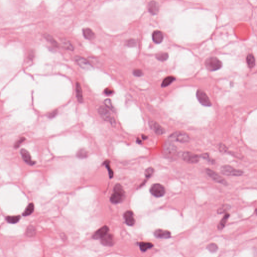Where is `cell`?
Here are the masks:
<instances>
[{
  "label": "cell",
  "instance_id": "obj_1",
  "mask_svg": "<svg viewBox=\"0 0 257 257\" xmlns=\"http://www.w3.org/2000/svg\"><path fill=\"white\" fill-rule=\"evenodd\" d=\"M125 197V192L122 186L117 184L114 186L113 192L110 197V200L113 204H117L121 202Z\"/></svg>",
  "mask_w": 257,
  "mask_h": 257
},
{
  "label": "cell",
  "instance_id": "obj_2",
  "mask_svg": "<svg viewBox=\"0 0 257 257\" xmlns=\"http://www.w3.org/2000/svg\"><path fill=\"white\" fill-rule=\"evenodd\" d=\"M168 139L171 141L178 142L181 143H188L190 141L189 135L186 133L181 131H176L173 133L168 137Z\"/></svg>",
  "mask_w": 257,
  "mask_h": 257
},
{
  "label": "cell",
  "instance_id": "obj_3",
  "mask_svg": "<svg viewBox=\"0 0 257 257\" xmlns=\"http://www.w3.org/2000/svg\"><path fill=\"white\" fill-rule=\"evenodd\" d=\"M220 172L222 174L232 176H240L244 173L242 170L235 169L228 165L222 166L220 168Z\"/></svg>",
  "mask_w": 257,
  "mask_h": 257
},
{
  "label": "cell",
  "instance_id": "obj_4",
  "mask_svg": "<svg viewBox=\"0 0 257 257\" xmlns=\"http://www.w3.org/2000/svg\"><path fill=\"white\" fill-rule=\"evenodd\" d=\"M205 65L210 71H216L222 67V63L217 57H210L206 60Z\"/></svg>",
  "mask_w": 257,
  "mask_h": 257
},
{
  "label": "cell",
  "instance_id": "obj_5",
  "mask_svg": "<svg viewBox=\"0 0 257 257\" xmlns=\"http://www.w3.org/2000/svg\"><path fill=\"white\" fill-rule=\"evenodd\" d=\"M98 112L103 119L106 121L109 122L113 126H116L115 119L110 115V113L106 107L101 106L98 109Z\"/></svg>",
  "mask_w": 257,
  "mask_h": 257
},
{
  "label": "cell",
  "instance_id": "obj_6",
  "mask_svg": "<svg viewBox=\"0 0 257 257\" xmlns=\"http://www.w3.org/2000/svg\"><path fill=\"white\" fill-rule=\"evenodd\" d=\"M150 192L151 194L156 197H163L166 193L165 188L159 183L153 184L151 186Z\"/></svg>",
  "mask_w": 257,
  "mask_h": 257
},
{
  "label": "cell",
  "instance_id": "obj_7",
  "mask_svg": "<svg viewBox=\"0 0 257 257\" xmlns=\"http://www.w3.org/2000/svg\"><path fill=\"white\" fill-rule=\"evenodd\" d=\"M206 172L207 173L208 176L209 177H210L213 180H214L215 182L219 183L222 184L224 185H228V183L226 181V179H224V177H222V176L219 175L218 173L215 172V171H213L211 169L208 168V169H206Z\"/></svg>",
  "mask_w": 257,
  "mask_h": 257
},
{
  "label": "cell",
  "instance_id": "obj_8",
  "mask_svg": "<svg viewBox=\"0 0 257 257\" xmlns=\"http://www.w3.org/2000/svg\"><path fill=\"white\" fill-rule=\"evenodd\" d=\"M182 159L188 163H197L200 160V157L197 155L190 152H184L181 155Z\"/></svg>",
  "mask_w": 257,
  "mask_h": 257
},
{
  "label": "cell",
  "instance_id": "obj_9",
  "mask_svg": "<svg viewBox=\"0 0 257 257\" xmlns=\"http://www.w3.org/2000/svg\"><path fill=\"white\" fill-rule=\"evenodd\" d=\"M197 97L199 102L206 107H210L211 103L205 92L201 90H198L197 92Z\"/></svg>",
  "mask_w": 257,
  "mask_h": 257
},
{
  "label": "cell",
  "instance_id": "obj_10",
  "mask_svg": "<svg viewBox=\"0 0 257 257\" xmlns=\"http://www.w3.org/2000/svg\"><path fill=\"white\" fill-rule=\"evenodd\" d=\"M164 152L169 157L174 156L177 152L176 147L171 142L167 141L164 146Z\"/></svg>",
  "mask_w": 257,
  "mask_h": 257
},
{
  "label": "cell",
  "instance_id": "obj_11",
  "mask_svg": "<svg viewBox=\"0 0 257 257\" xmlns=\"http://www.w3.org/2000/svg\"><path fill=\"white\" fill-rule=\"evenodd\" d=\"M74 59L78 65L84 69H90L92 68V66L90 62L83 57L76 56L74 57Z\"/></svg>",
  "mask_w": 257,
  "mask_h": 257
},
{
  "label": "cell",
  "instance_id": "obj_12",
  "mask_svg": "<svg viewBox=\"0 0 257 257\" xmlns=\"http://www.w3.org/2000/svg\"><path fill=\"white\" fill-rule=\"evenodd\" d=\"M149 125L150 128L155 133V134L158 135H162L165 132L164 128L156 122L153 121H150L149 122Z\"/></svg>",
  "mask_w": 257,
  "mask_h": 257
},
{
  "label": "cell",
  "instance_id": "obj_13",
  "mask_svg": "<svg viewBox=\"0 0 257 257\" xmlns=\"http://www.w3.org/2000/svg\"><path fill=\"white\" fill-rule=\"evenodd\" d=\"M109 231V228L108 226H103L102 228H100L97 231L94 233V235L92 236L93 239L97 240V239H101L103 238L107 235Z\"/></svg>",
  "mask_w": 257,
  "mask_h": 257
},
{
  "label": "cell",
  "instance_id": "obj_14",
  "mask_svg": "<svg viewBox=\"0 0 257 257\" xmlns=\"http://www.w3.org/2000/svg\"><path fill=\"white\" fill-rule=\"evenodd\" d=\"M20 153L23 160L28 165L32 166L36 163L35 161H33L32 160L30 154L29 152L27 150H26V149H21L20 151Z\"/></svg>",
  "mask_w": 257,
  "mask_h": 257
},
{
  "label": "cell",
  "instance_id": "obj_15",
  "mask_svg": "<svg viewBox=\"0 0 257 257\" xmlns=\"http://www.w3.org/2000/svg\"><path fill=\"white\" fill-rule=\"evenodd\" d=\"M154 235L159 239H169L171 238V233L167 230L158 229L154 231Z\"/></svg>",
  "mask_w": 257,
  "mask_h": 257
},
{
  "label": "cell",
  "instance_id": "obj_16",
  "mask_svg": "<svg viewBox=\"0 0 257 257\" xmlns=\"http://www.w3.org/2000/svg\"><path fill=\"white\" fill-rule=\"evenodd\" d=\"M124 217L125 219V222L127 225L129 226H132L134 225L135 220L134 218V214L132 211L131 210H128L126 211L124 215Z\"/></svg>",
  "mask_w": 257,
  "mask_h": 257
},
{
  "label": "cell",
  "instance_id": "obj_17",
  "mask_svg": "<svg viewBox=\"0 0 257 257\" xmlns=\"http://www.w3.org/2000/svg\"><path fill=\"white\" fill-rule=\"evenodd\" d=\"M101 244L106 246H112L114 244V237L111 234L107 235L101 239Z\"/></svg>",
  "mask_w": 257,
  "mask_h": 257
},
{
  "label": "cell",
  "instance_id": "obj_18",
  "mask_svg": "<svg viewBox=\"0 0 257 257\" xmlns=\"http://www.w3.org/2000/svg\"><path fill=\"white\" fill-rule=\"evenodd\" d=\"M163 34L161 31L159 30H156L153 32L152 34V39L153 41L155 43L159 44L160 43H161L163 40Z\"/></svg>",
  "mask_w": 257,
  "mask_h": 257
},
{
  "label": "cell",
  "instance_id": "obj_19",
  "mask_svg": "<svg viewBox=\"0 0 257 257\" xmlns=\"http://www.w3.org/2000/svg\"><path fill=\"white\" fill-rule=\"evenodd\" d=\"M148 10L152 15H156L159 11V5L157 2L151 1L148 4Z\"/></svg>",
  "mask_w": 257,
  "mask_h": 257
},
{
  "label": "cell",
  "instance_id": "obj_20",
  "mask_svg": "<svg viewBox=\"0 0 257 257\" xmlns=\"http://www.w3.org/2000/svg\"><path fill=\"white\" fill-rule=\"evenodd\" d=\"M83 36L85 38L88 39L89 40H93L95 38V34L92 31V29L90 28H84L83 30Z\"/></svg>",
  "mask_w": 257,
  "mask_h": 257
},
{
  "label": "cell",
  "instance_id": "obj_21",
  "mask_svg": "<svg viewBox=\"0 0 257 257\" xmlns=\"http://www.w3.org/2000/svg\"><path fill=\"white\" fill-rule=\"evenodd\" d=\"M76 97L77 100L79 103H82L83 101V91L82 88L81 87L80 83L77 82L76 85Z\"/></svg>",
  "mask_w": 257,
  "mask_h": 257
},
{
  "label": "cell",
  "instance_id": "obj_22",
  "mask_svg": "<svg viewBox=\"0 0 257 257\" xmlns=\"http://www.w3.org/2000/svg\"><path fill=\"white\" fill-rule=\"evenodd\" d=\"M139 247L140 250L142 252H144L147 251L148 249L152 248L153 244L151 242H141L139 243Z\"/></svg>",
  "mask_w": 257,
  "mask_h": 257
},
{
  "label": "cell",
  "instance_id": "obj_23",
  "mask_svg": "<svg viewBox=\"0 0 257 257\" xmlns=\"http://www.w3.org/2000/svg\"><path fill=\"white\" fill-rule=\"evenodd\" d=\"M229 217H230L229 213H226L225 214L224 217H223L222 220H220V222L219 223V226H217L219 230H222L224 228V226H226V223L227 222Z\"/></svg>",
  "mask_w": 257,
  "mask_h": 257
},
{
  "label": "cell",
  "instance_id": "obj_24",
  "mask_svg": "<svg viewBox=\"0 0 257 257\" xmlns=\"http://www.w3.org/2000/svg\"><path fill=\"white\" fill-rule=\"evenodd\" d=\"M247 62L250 68H253L255 65V58L252 54H249L247 57Z\"/></svg>",
  "mask_w": 257,
  "mask_h": 257
},
{
  "label": "cell",
  "instance_id": "obj_25",
  "mask_svg": "<svg viewBox=\"0 0 257 257\" xmlns=\"http://www.w3.org/2000/svg\"><path fill=\"white\" fill-rule=\"evenodd\" d=\"M175 80V78L172 76H170L168 77H166L165 79H164L163 81H162L161 84V86L162 88H165L166 86H168L171 84V83H173L174 81Z\"/></svg>",
  "mask_w": 257,
  "mask_h": 257
},
{
  "label": "cell",
  "instance_id": "obj_26",
  "mask_svg": "<svg viewBox=\"0 0 257 257\" xmlns=\"http://www.w3.org/2000/svg\"><path fill=\"white\" fill-rule=\"evenodd\" d=\"M34 204L33 203L30 204L27 206V207L25 209V210L23 213V215L24 216V217H27V216L31 215L32 213H33V211H34Z\"/></svg>",
  "mask_w": 257,
  "mask_h": 257
},
{
  "label": "cell",
  "instance_id": "obj_27",
  "mask_svg": "<svg viewBox=\"0 0 257 257\" xmlns=\"http://www.w3.org/2000/svg\"><path fill=\"white\" fill-rule=\"evenodd\" d=\"M21 219L20 216H8L6 217V220L10 224H16Z\"/></svg>",
  "mask_w": 257,
  "mask_h": 257
},
{
  "label": "cell",
  "instance_id": "obj_28",
  "mask_svg": "<svg viewBox=\"0 0 257 257\" xmlns=\"http://www.w3.org/2000/svg\"><path fill=\"white\" fill-rule=\"evenodd\" d=\"M36 235V229L33 226H30L28 227L26 231V235L28 237H32Z\"/></svg>",
  "mask_w": 257,
  "mask_h": 257
},
{
  "label": "cell",
  "instance_id": "obj_29",
  "mask_svg": "<svg viewBox=\"0 0 257 257\" xmlns=\"http://www.w3.org/2000/svg\"><path fill=\"white\" fill-rule=\"evenodd\" d=\"M78 158H81V159H84L88 157V152L85 149L82 148L78 151L77 154H76Z\"/></svg>",
  "mask_w": 257,
  "mask_h": 257
},
{
  "label": "cell",
  "instance_id": "obj_30",
  "mask_svg": "<svg viewBox=\"0 0 257 257\" xmlns=\"http://www.w3.org/2000/svg\"><path fill=\"white\" fill-rule=\"evenodd\" d=\"M154 172V169L152 167H149L147 169H146L145 171V177L146 179H148L152 176L153 173Z\"/></svg>",
  "mask_w": 257,
  "mask_h": 257
},
{
  "label": "cell",
  "instance_id": "obj_31",
  "mask_svg": "<svg viewBox=\"0 0 257 257\" xmlns=\"http://www.w3.org/2000/svg\"><path fill=\"white\" fill-rule=\"evenodd\" d=\"M156 58L159 60L161 61H164L168 59V54L167 53L162 52V53H160L158 54L157 55H156Z\"/></svg>",
  "mask_w": 257,
  "mask_h": 257
},
{
  "label": "cell",
  "instance_id": "obj_32",
  "mask_svg": "<svg viewBox=\"0 0 257 257\" xmlns=\"http://www.w3.org/2000/svg\"><path fill=\"white\" fill-rule=\"evenodd\" d=\"M103 164L105 165V166L106 167L107 169H108L110 177V178H112L113 177V175H114V172L113 171L112 169H111V168H110V162L108 160H106V161L104 162Z\"/></svg>",
  "mask_w": 257,
  "mask_h": 257
},
{
  "label": "cell",
  "instance_id": "obj_33",
  "mask_svg": "<svg viewBox=\"0 0 257 257\" xmlns=\"http://www.w3.org/2000/svg\"><path fill=\"white\" fill-rule=\"evenodd\" d=\"M63 47L66 49L70 50H74V46L72 44V43L68 40H64L63 41Z\"/></svg>",
  "mask_w": 257,
  "mask_h": 257
},
{
  "label": "cell",
  "instance_id": "obj_34",
  "mask_svg": "<svg viewBox=\"0 0 257 257\" xmlns=\"http://www.w3.org/2000/svg\"><path fill=\"white\" fill-rule=\"evenodd\" d=\"M199 157L203 158L204 159H205V160H206L207 161L209 162V163H215V160L213 159L210 158L209 154H208V153H204V154H202Z\"/></svg>",
  "mask_w": 257,
  "mask_h": 257
},
{
  "label": "cell",
  "instance_id": "obj_35",
  "mask_svg": "<svg viewBox=\"0 0 257 257\" xmlns=\"http://www.w3.org/2000/svg\"><path fill=\"white\" fill-rule=\"evenodd\" d=\"M207 249L211 253H215L217 252V250H218V246L215 244L211 243L208 245Z\"/></svg>",
  "mask_w": 257,
  "mask_h": 257
},
{
  "label": "cell",
  "instance_id": "obj_36",
  "mask_svg": "<svg viewBox=\"0 0 257 257\" xmlns=\"http://www.w3.org/2000/svg\"><path fill=\"white\" fill-rule=\"evenodd\" d=\"M230 206L228 204H224V206H222V207H220L218 210V213H225L226 211L228 210L230 208Z\"/></svg>",
  "mask_w": 257,
  "mask_h": 257
},
{
  "label": "cell",
  "instance_id": "obj_37",
  "mask_svg": "<svg viewBox=\"0 0 257 257\" xmlns=\"http://www.w3.org/2000/svg\"><path fill=\"white\" fill-rule=\"evenodd\" d=\"M104 103H105L106 106L108 108L110 109V110H113V111H114V107H113V106L112 103V101H111V100H110V99H106L105 100Z\"/></svg>",
  "mask_w": 257,
  "mask_h": 257
},
{
  "label": "cell",
  "instance_id": "obj_38",
  "mask_svg": "<svg viewBox=\"0 0 257 257\" xmlns=\"http://www.w3.org/2000/svg\"><path fill=\"white\" fill-rule=\"evenodd\" d=\"M137 44L136 40L134 39H130L127 41V45L129 47H134Z\"/></svg>",
  "mask_w": 257,
  "mask_h": 257
},
{
  "label": "cell",
  "instance_id": "obj_39",
  "mask_svg": "<svg viewBox=\"0 0 257 257\" xmlns=\"http://www.w3.org/2000/svg\"><path fill=\"white\" fill-rule=\"evenodd\" d=\"M133 74L137 77H140L143 75V73L141 70L136 69L133 71Z\"/></svg>",
  "mask_w": 257,
  "mask_h": 257
},
{
  "label": "cell",
  "instance_id": "obj_40",
  "mask_svg": "<svg viewBox=\"0 0 257 257\" xmlns=\"http://www.w3.org/2000/svg\"><path fill=\"white\" fill-rule=\"evenodd\" d=\"M46 38L52 44L54 45V46H57V45H57V42H56V41L53 38V37H52L51 36H50V35H46Z\"/></svg>",
  "mask_w": 257,
  "mask_h": 257
},
{
  "label": "cell",
  "instance_id": "obj_41",
  "mask_svg": "<svg viewBox=\"0 0 257 257\" xmlns=\"http://www.w3.org/2000/svg\"><path fill=\"white\" fill-rule=\"evenodd\" d=\"M25 140V138H24V137H22V138H20L19 140H18L16 142V143H15V145H14V147L16 148H18L19 147V146H20L21 144Z\"/></svg>",
  "mask_w": 257,
  "mask_h": 257
},
{
  "label": "cell",
  "instance_id": "obj_42",
  "mask_svg": "<svg viewBox=\"0 0 257 257\" xmlns=\"http://www.w3.org/2000/svg\"><path fill=\"white\" fill-rule=\"evenodd\" d=\"M219 150H220V152H225L226 151V150H227V148L226 147V146L224 145V144H223L222 143H220V145H219Z\"/></svg>",
  "mask_w": 257,
  "mask_h": 257
},
{
  "label": "cell",
  "instance_id": "obj_43",
  "mask_svg": "<svg viewBox=\"0 0 257 257\" xmlns=\"http://www.w3.org/2000/svg\"><path fill=\"white\" fill-rule=\"evenodd\" d=\"M57 113H58V111L57 110H54L53 111V112H52L51 113H50L49 114V118H53L55 117V116L57 115Z\"/></svg>",
  "mask_w": 257,
  "mask_h": 257
},
{
  "label": "cell",
  "instance_id": "obj_44",
  "mask_svg": "<svg viewBox=\"0 0 257 257\" xmlns=\"http://www.w3.org/2000/svg\"><path fill=\"white\" fill-rule=\"evenodd\" d=\"M104 93H105L106 95L110 96V94H113V91L112 90L110 89V88H106L105 90H104Z\"/></svg>",
  "mask_w": 257,
  "mask_h": 257
},
{
  "label": "cell",
  "instance_id": "obj_45",
  "mask_svg": "<svg viewBox=\"0 0 257 257\" xmlns=\"http://www.w3.org/2000/svg\"><path fill=\"white\" fill-rule=\"evenodd\" d=\"M142 138H143V139H146L145 138H147V137H146V136H144V135H143V136H142Z\"/></svg>",
  "mask_w": 257,
  "mask_h": 257
}]
</instances>
